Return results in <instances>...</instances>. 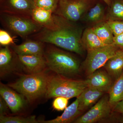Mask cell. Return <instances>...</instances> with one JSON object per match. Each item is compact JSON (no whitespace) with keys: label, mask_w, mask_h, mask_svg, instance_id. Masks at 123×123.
<instances>
[{"label":"cell","mask_w":123,"mask_h":123,"mask_svg":"<svg viewBox=\"0 0 123 123\" xmlns=\"http://www.w3.org/2000/svg\"><path fill=\"white\" fill-rule=\"evenodd\" d=\"M31 0L33 1H34V2H35L36 0Z\"/></svg>","instance_id":"d6a6232c"},{"label":"cell","mask_w":123,"mask_h":123,"mask_svg":"<svg viewBox=\"0 0 123 123\" xmlns=\"http://www.w3.org/2000/svg\"><path fill=\"white\" fill-rule=\"evenodd\" d=\"M105 6L101 2H97L83 15L81 20L92 27L106 21V12Z\"/></svg>","instance_id":"5bb4252c"},{"label":"cell","mask_w":123,"mask_h":123,"mask_svg":"<svg viewBox=\"0 0 123 123\" xmlns=\"http://www.w3.org/2000/svg\"><path fill=\"white\" fill-rule=\"evenodd\" d=\"M23 68L27 74L43 72L47 67L44 55H17Z\"/></svg>","instance_id":"30bf717a"},{"label":"cell","mask_w":123,"mask_h":123,"mask_svg":"<svg viewBox=\"0 0 123 123\" xmlns=\"http://www.w3.org/2000/svg\"><path fill=\"white\" fill-rule=\"evenodd\" d=\"M104 67L111 76L117 79L123 70V49L118 50L108 60Z\"/></svg>","instance_id":"e0dca14e"},{"label":"cell","mask_w":123,"mask_h":123,"mask_svg":"<svg viewBox=\"0 0 123 123\" xmlns=\"http://www.w3.org/2000/svg\"><path fill=\"white\" fill-rule=\"evenodd\" d=\"M0 21L7 30L22 38L34 35L43 28L31 17L1 13Z\"/></svg>","instance_id":"5b68a950"},{"label":"cell","mask_w":123,"mask_h":123,"mask_svg":"<svg viewBox=\"0 0 123 123\" xmlns=\"http://www.w3.org/2000/svg\"><path fill=\"white\" fill-rule=\"evenodd\" d=\"M108 93L109 102L112 107L123 100V71L112 84Z\"/></svg>","instance_id":"44dd1931"},{"label":"cell","mask_w":123,"mask_h":123,"mask_svg":"<svg viewBox=\"0 0 123 123\" xmlns=\"http://www.w3.org/2000/svg\"><path fill=\"white\" fill-rule=\"evenodd\" d=\"M114 43L87 51V56L82 64L88 76L101 67L119 49Z\"/></svg>","instance_id":"52a82bcc"},{"label":"cell","mask_w":123,"mask_h":123,"mask_svg":"<svg viewBox=\"0 0 123 123\" xmlns=\"http://www.w3.org/2000/svg\"><path fill=\"white\" fill-rule=\"evenodd\" d=\"M69 99V98L65 97H56L52 103V106L53 108L59 111L65 110L68 103Z\"/></svg>","instance_id":"4316f807"},{"label":"cell","mask_w":123,"mask_h":123,"mask_svg":"<svg viewBox=\"0 0 123 123\" xmlns=\"http://www.w3.org/2000/svg\"><path fill=\"white\" fill-rule=\"evenodd\" d=\"M101 0L104 2L107 6L108 7H109L111 5L113 0Z\"/></svg>","instance_id":"1f68e13d"},{"label":"cell","mask_w":123,"mask_h":123,"mask_svg":"<svg viewBox=\"0 0 123 123\" xmlns=\"http://www.w3.org/2000/svg\"><path fill=\"white\" fill-rule=\"evenodd\" d=\"M108 7L106 14V21H123V0H113Z\"/></svg>","instance_id":"603a6c76"},{"label":"cell","mask_w":123,"mask_h":123,"mask_svg":"<svg viewBox=\"0 0 123 123\" xmlns=\"http://www.w3.org/2000/svg\"><path fill=\"white\" fill-rule=\"evenodd\" d=\"M104 92L94 88L86 87L77 97L79 102V109L81 112L86 110L98 101Z\"/></svg>","instance_id":"2e32d148"},{"label":"cell","mask_w":123,"mask_h":123,"mask_svg":"<svg viewBox=\"0 0 123 123\" xmlns=\"http://www.w3.org/2000/svg\"><path fill=\"white\" fill-rule=\"evenodd\" d=\"M112 106L109 96L104 95L85 114L79 117L74 121L75 123H93L103 120L110 116Z\"/></svg>","instance_id":"ba28073f"},{"label":"cell","mask_w":123,"mask_h":123,"mask_svg":"<svg viewBox=\"0 0 123 123\" xmlns=\"http://www.w3.org/2000/svg\"><path fill=\"white\" fill-rule=\"evenodd\" d=\"M81 112L79 109V102L77 98L70 105L66 108L60 116L51 120L38 121L43 123H68L74 122L79 117Z\"/></svg>","instance_id":"9a60e30c"},{"label":"cell","mask_w":123,"mask_h":123,"mask_svg":"<svg viewBox=\"0 0 123 123\" xmlns=\"http://www.w3.org/2000/svg\"><path fill=\"white\" fill-rule=\"evenodd\" d=\"M53 13L50 11L36 7L33 10L31 17L36 22L42 27H47L52 23Z\"/></svg>","instance_id":"7402d4cb"},{"label":"cell","mask_w":123,"mask_h":123,"mask_svg":"<svg viewBox=\"0 0 123 123\" xmlns=\"http://www.w3.org/2000/svg\"><path fill=\"white\" fill-rule=\"evenodd\" d=\"M81 40L82 46L87 51L106 46L98 37L92 27L85 29L82 34Z\"/></svg>","instance_id":"ac0fdd59"},{"label":"cell","mask_w":123,"mask_h":123,"mask_svg":"<svg viewBox=\"0 0 123 123\" xmlns=\"http://www.w3.org/2000/svg\"><path fill=\"white\" fill-rule=\"evenodd\" d=\"M14 43L13 38L4 30H0V44L2 46H9Z\"/></svg>","instance_id":"83f0119b"},{"label":"cell","mask_w":123,"mask_h":123,"mask_svg":"<svg viewBox=\"0 0 123 123\" xmlns=\"http://www.w3.org/2000/svg\"><path fill=\"white\" fill-rule=\"evenodd\" d=\"M7 2L8 5L1 8V13L31 17L36 7L35 2L31 0H7Z\"/></svg>","instance_id":"8fae6325"},{"label":"cell","mask_w":123,"mask_h":123,"mask_svg":"<svg viewBox=\"0 0 123 123\" xmlns=\"http://www.w3.org/2000/svg\"><path fill=\"white\" fill-rule=\"evenodd\" d=\"M13 58L12 53L9 46L0 49V72L1 76L10 72L12 69Z\"/></svg>","instance_id":"d6986e66"},{"label":"cell","mask_w":123,"mask_h":123,"mask_svg":"<svg viewBox=\"0 0 123 123\" xmlns=\"http://www.w3.org/2000/svg\"><path fill=\"white\" fill-rule=\"evenodd\" d=\"M74 23L53 13L52 24L32 36L35 40L82 55L85 49L81 43L82 30Z\"/></svg>","instance_id":"6da1fadb"},{"label":"cell","mask_w":123,"mask_h":123,"mask_svg":"<svg viewBox=\"0 0 123 123\" xmlns=\"http://www.w3.org/2000/svg\"><path fill=\"white\" fill-rule=\"evenodd\" d=\"M113 108V111L115 112L123 114V100L117 103Z\"/></svg>","instance_id":"4dcf8cb0"},{"label":"cell","mask_w":123,"mask_h":123,"mask_svg":"<svg viewBox=\"0 0 123 123\" xmlns=\"http://www.w3.org/2000/svg\"><path fill=\"white\" fill-rule=\"evenodd\" d=\"M44 43L35 40H29L19 45L12 46L17 55H44Z\"/></svg>","instance_id":"4fadbf2b"},{"label":"cell","mask_w":123,"mask_h":123,"mask_svg":"<svg viewBox=\"0 0 123 123\" xmlns=\"http://www.w3.org/2000/svg\"><path fill=\"white\" fill-rule=\"evenodd\" d=\"M59 0H36L35 7L50 11L54 13L56 10Z\"/></svg>","instance_id":"d4e9b609"},{"label":"cell","mask_w":123,"mask_h":123,"mask_svg":"<svg viewBox=\"0 0 123 123\" xmlns=\"http://www.w3.org/2000/svg\"><path fill=\"white\" fill-rule=\"evenodd\" d=\"M35 116L24 117L22 116H0V123H38Z\"/></svg>","instance_id":"cb8c5ba5"},{"label":"cell","mask_w":123,"mask_h":123,"mask_svg":"<svg viewBox=\"0 0 123 123\" xmlns=\"http://www.w3.org/2000/svg\"><path fill=\"white\" fill-rule=\"evenodd\" d=\"M95 34L106 45L114 43V36L106 21H104L92 27Z\"/></svg>","instance_id":"ffe728a7"},{"label":"cell","mask_w":123,"mask_h":123,"mask_svg":"<svg viewBox=\"0 0 123 123\" xmlns=\"http://www.w3.org/2000/svg\"><path fill=\"white\" fill-rule=\"evenodd\" d=\"M50 77L44 71L26 74L7 85L22 95L27 101L32 102L46 94Z\"/></svg>","instance_id":"3957f363"},{"label":"cell","mask_w":123,"mask_h":123,"mask_svg":"<svg viewBox=\"0 0 123 123\" xmlns=\"http://www.w3.org/2000/svg\"><path fill=\"white\" fill-rule=\"evenodd\" d=\"M87 87L96 89L105 93L108 92L112 86L111 76L102 70H96L85 80Z\"/></svg>","instance_id":"7c38bea8"},{"label":"cell","mask_w":123,"mask_h":123,"mask_svg":"<svg viewBox=\"0 0 123 123\" xmlns=\"http://www.w3.org/2000/svg\"><path fill=\"white\" fill-rule=\"evenodd\" d=\"M87 87L85 80L58 76H50L45 95L48 98L62 97L69 99L78 97Z\"/></svg>","instance_id":"277c9868"},{"label":"cell","mask_w":123,"mask_h":123,"mask_svg":"<svg viewBox=\"0 0 123 123\" xmlns=\"http://www.w3.org/2000/svg\"><path fill=\"white\" fill-rule=\"evenodd\" d=\"M114 43L120 49H123V33L114 37Z\"/></svg>","instance_id":"f546056e"},{"label":"cell","mask_w":123,"mask_h":123,"mask_svg":"<svg viewBox=\"0 0 123 123\" xmlns=\"http://www.w3.org/2000/svg\"><path fill=\"white\" fill-rule=\"evenodd\" d=\"M106 21L112 31L114 36L119 35L123 33V21L118 20Z\"/></svg>","instance_id":"484cf974"},{"label":"cell","mask_w":123,"mask_h":123,"mask_svg":"<svg viewBox=\"0 0 123 123\" xmlns=\"http://www.w3.org/2000/svg\"><path fill=\"white\" fill-rule=\"evenodd\" d=\"M8 106L4 99L0 97V116H5L9 112Z\"/></svg>","instance_id":"f1b7e54d"},{"label":"cell","mask_w":123,"mask_h":123,"mask_svg":"<svg viewBox=\"0 0 123 123\" xmlns=\"http://www.w3.org/2000/svg\"><path fill=\"white\" fill-rule=\"evenodd\" d=\"M93 2V0H59L54 13L72 22H76L92 7Z\"/></svg>","instance_id":"8992f818"},{"label":"cell","mask_w":123,"mask_h":123,"mask_svg":"<svg viewBox=\"0 0 123 123\" xmlns=\"http://www.w3.org/2000/svg\"><path fill=\"white\" fill-rule=\"evenodd\" d=\"M0 94L7 103L9 108L13 113L19 112L26 105L25 98L8 85L0 83Z\"/></svg>","instance_id":"9c48e42d"},{"label":"cell","mask_w":123,"mask_h":123,"mask_svg":"<svg viewBox=\"0 0 123 123\" xmlns=\"http://www.w3.org/2000/svg\"><path fill=\"white\" fill-rule=\"evenodd\" d=\"M47 66L57 75L66 77L79 73L80 63L74 56L52 44L44 49Z\"/></svg>","instance_id":"7a4b0ae2"}]
</instances>
